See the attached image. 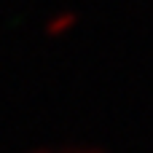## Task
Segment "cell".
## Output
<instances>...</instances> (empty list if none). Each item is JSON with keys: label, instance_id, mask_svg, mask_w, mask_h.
<instances>
[{"label": "cell", "instance_id": "1", "mask_svg": "<svg viewBox=\"0 0 153 153\" xmlns=\"http://www.w3.org/2000/svg\"><path fill=\"white\" fill-rule=\"evenodd\" d=\"M78 24V11H56L51 13V19L43 24V32L48 38H62L67 32H73Z\"/></svg>", "mask_w": 153, "mask_h": 153}, {"label": "cell", "instance_id": "2", "mask_svg": "<svg viewBox=\"0 0 153 153\" xmlns=\"http://www.w3.org/2000/svg\"><path fill=\"white\" fill-rule=\"evenodd\" d=\"M51 153H105V148H100V145H65V148Z\"/></svg>", "mask_w": 153, "mask_h": 153}, {"label": "cell", "instance_id": "3", "mask_svg": "<svg viewBox=\"0 0 153 153\" xmlns=\"http://www.w3.org/2000/svg\"><path fill=\"white\" fill-rule=\"evenodd\" d=\"M30 153H51V151H46V148H35V151H30Z\"/></svg>", "mask_w": 153, "mask_h": 153}]
</instances>
